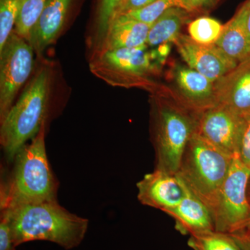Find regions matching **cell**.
Here are the masks:
<instances>
[{
  "label": "cell",
  "instance_id": "obj_31",
  "mask_svg": "<svg viewBox=\"0 0 250 250\" xmlns=\"http://www.w3.org/2000/svg\"><path fill=\"white\" fill-rule=\"evenodd\" d=\"M248 32H249V35L250 38V9H249V12H248Z\"/></svg>",
  "mask_w": 250,
  "mask_h": 250
},
{
  "label": "cell",
  "instance_id": "obj_11",
  "mask_svg": "<svg viewBox=\"0 0 250 250\" xmlns=\"http://www.w3.org/2000/svg\"><path fill=\"white\" fill-rule=\"evenodd\" d=\"M172 89L192 111L200 113L218 104L214 82L187 65L176 64L170 72Z\"/></svg>",
  "mask_w": 250,
  "mask_h": 250
},
{
  "label": "cell",
  "instance_id": "obj_27",
  "mask_svg": "<svg viewBox=\"0 0 250 250\" xmlns=\"http://www.w3.org/2000/svg\"><path fill=\"white\" fill-rule=\"evenodd\" d=\"M156 0H124L123 4L121 5L119 9L117 11L114 18L120 16V15L141 9V8L145 7L147 5L152 4Z\"/></svg>",
  "mask_w": 250,
  "mask_h": 250
},
{
  "label": "cell",
  "instance_id": "obj_3",
  "mask_svg": "<svg viewBox=\"0 0 250 250\" xmlns=\"http://www.w3.org/2000/svg\"><path fill=\"white\" fill-rule=\"evenodd\" d=\"M45 125L16 154L9 179L1 185L0 208L57 200L58 182L46 153Z\"/></svg>",
  "mask_w": 250,
  "mask_h": 250
},
{
  "label": "cell",
  "instance_id": "obj_18",
  "mask_svg": "<svg viewBox=\"0 0 250 250\" xmlns=\"http://www.w3.org/2000/svg\"><path fill=\"white\" fill-rule=\"evenodd\" d=\"M190 14L182 8H172L166 11L151 26L147 41L148 47L174 43L182 34L181 31L189 21Z\"/></svg>",
  "mask_w": 250,
  "mask_h": 250
},
{
  "label": "cell",
  "instance_id": "obj_28",
  "mask_svg": "<svg viewBox=\"0 0 250 250\" xmlns=\"http://www.w3.org/2000/svg\"><path fill=\"white\" fill-rule=\"evenodd\" d=\"M221 0H187L189 12H204L213 9Z\"/></svg>",
  "mask_w": 250,
  "mask_h": 250
},
{
  "label": "cell",
  "instance_id": "obj_7",
  "mask_svg": "<svg viewBox=\"0 0 250 250\" xmlns=\"http://www.w3.org/2000/svg\"><path fill=\"white\" fill-rule=\"evenodd\" d=\"M250 179V169L236 154L212 213L215 231L229 234L241 231L250 215L248 195Z\"/></svg>",
  "mask_w": 250,
  "mask_h": 250
},
{
  "label": "cell",
  "instance_id": "obj_17",
  "mask_svg": "<svg viewBox=\"0 0 250 250\" xmlns=\"http://www.w3.org/2000/svg\"><path fill=\"white\" fill-rule=\"evenodd\" d=\"M151 26L124 15L117 16L110 23L98 49L116 50L138 48L146 45Z\"/></svg>",
  "mask_w": 250,
  "mask_h": 250
},
{
  "label": "cell",
  "instance_id": "obj_24",
  "mask_svg": "<svg viewBox=\"0 0 250 250\" xmlns=\"http://www.w3.org/2000/svg\"><path fill=\"white\" fill-rule=\"evenodd\" d=\"M124 0H98L95 14V26L99 41H103L110 23Z\"/></svg>",
  "mask_w": 250,
  "mask_h": 250
},
{
  "label": "cell",
  "instance_id": "obj_13",
  "mask_svg": "<svg viewBox=\"0 0 250 250\" xmlns=\"http://www.w3.org/2000/svg\"><path fill=\"white\" fill-rule=\"evenodd\" d=\"M75 0H47L31 29L28 41L40 55L57 40L63 29Z\"/></svg>",
  "mask_w": 250,
  "mask_h": 250
},
{
  "label": "cell",
  "instance_id": "obj_23",
  "mask_svg": "<svg viewBox=\"0 0 250 250\" xmlns=\"http://www.w3.org/2000/svg\"><path fill=\"white\" fill-rule=\"evenodd\" d=\"M19 11V0H0V48L14 31Z\"/></svg>",
  "mask_w": 250,
  "mask_h": 250
},
{
  "label": "cell",
  "instance_id": "obj_32",
  "mask_svg": "<svg viewBox=\"0 0 250 250\" xmlns=\"http://www.w3.org/2000/svg\"><path fill=\"white\" fill-rule=\"evenodd\" d=\"M248 200H249V202H250V181H249V184H248Z\"/></svg>",
  "mask_w": 250,
  "mask_h": 250
},
{
  "label": "cell",
  "instance_id": "obj_16",
  "mask_svg": "<svg viewBox=\"0 0 250 250\" xmlns=\"http://www.w3.org/2000/svg\"><path fill=\"white\" fill-rule=\"evenodd\" d=\"M250 0H246L236 14L224 25L221 35L215 45L237 62L250 57V38L248 29V16Z\"/></svg>",
  "mask_w": 250,
  "mask_h": 250
},
{
  "label": "cell",
  "instance_id": "obj_29",
  "mask_svg": "<svg viewBox=\"0 0 250 250\" xmlns=\"http://www.w3.org/2000/svg\"><path fill=\"white\" fill-rule=\"evenodd\" d=\"M231 235L241 250H250V229L243 230Z\"/></svg>",
  "mask_w": 250,
  "mask_h": 250
},
{
  "label": "cell",
  "instance_id": "obj_8",
  "mask_svg": "<svg viewBox=\"0 0 250 250\" xmlns=\"http://www.w3.org/2000/svg\"><path fill=\"white\" fill-rule=\"evenodd\" d=\"M34 52L29 42L14 31L0 48V122L12 107L18 91L30 76Z\"/></svg>",
  "mask_w": 250,
  "mask_h": 250
},
{
  "label": "cell",
  "instance_id": "obj_9",
  "mask_svg": "<svg viewBox=\"0 0 250 250\" xmlns=\"http://www.w3.org/2000/svg\"><path fill=\"white\" fill-rule=\"evenodd\" d=\"M243 116L218 104L198 113L196 134L223 152L238 154Z\"/></svg>",
  "mask_w": 250,
  "mask_h": 250
},
{
  "label": "cell",
  "instance_id": "obj_21",
  "mask_svg": "<svg viewBox=\"0 0 250 250\" xmlns=\"http://www.w3.org/2000/svg\"><path fill=\"white\" fill-rule=\"evenodd\" d=\"M47 0H19V11L14 31L29 41L31 29Z\"/></svg>",
  "mask_w": 250,
  "mask_h": 250
},
{
  "label": "cell",
  "instance_id": "obj_26",
  "mask_svg": "<svg viewBox=\"0 0 250 250\" xmlns=\"http://www.w3.org/2000/svg\"><path fill=\"white\" fill-rule=\"evenodd\" d=\"M16 248L9 224L0 217V250H16Z\"/></svg>",
  "mask_w": 250,
  "mask_h": 250
},
{
  "label": "cell",
  "instance_id": "obj_4",
  "mask_svg": "<svg viewBox=\"0 0 250 250\" xmlns=\"http://www.w3.org/2000/svg\"><path fill=\"white\" fill-rule=\"evenodd\" d=\"M50 90V71L47 67H41L0 122V143L10 162L45 125Z\"/></svg>",
  "mask_w": 250,
  "mask_h": 250
},
{
  "label": "cell",
  "instance_id": "obj_15",
  "mask_svg": "<svg viewBox=\"0 0 250 250\" xmlns=\"http://www.w3.org/2000/svg\"><path fill=\"white\" fill-rule=\"evenodd\" d=\"M184 184L185 194L182 201L166 213L174 219L176 228L183 234L191 236L214 231L209 208Z\"/></svg>",
  "mask_w": 250,
  "mask_h": 250
},
{
  "label": "cell",
  "instance_id": "obj_30",
  "mask_svg": "<svg viewBox=\"0 0 250 250\" xmlns=\"http://www.w3.org/2000/svg\"><path fill=\"white\" fill-rule=\"evenodd\" d=\"M249 229H250V215L249 218H248V220L245 222L244 225H243V228H242L241 231H243V230Z\"/></svg>",
  "mask_w": 250,
  "mask_h": 250
},
{
  "label": "cell",
  "instance_id": "obj_19",
  "mask_svg": "<svg viewBox=\"0 0 250 250\" xmlns=\"http://www.w3.org/2000/svg\"><path fill=\"white\" fill-rule=\"evenodd\" d=\"M224 25L214 18L200 17L191 21L188 26V36L197 43L215 45L223 30Z\"/></svg>",
  "mask_w": 250,
  "mask_h": 250
},
{
  "label": "cell",
  "instance_id": "obj_5",
  "mask_svg": "<svg viewBox=\"0 0 250 250\" xmlns=\"http://www.w3.org/2000/svg\"><path fill=\"white\" fill-rule=\"evenodd\" d=\"M162 64L156 49L147 45L138 48L98 49L89 63L90 72L111 86L141 88L153 94L162 88L155 81Z\"/></svg>",
  "mask_w": 250,
  "mask_h": 250
},
{
  "label": "cell",
  "instance_id": "obj_20",
  "mask_svg": "<svg viewBox=\"0 0 250 250\" xmlns=\"http://www.w3.org/2000/svg\"><path fill=\"white\" fill-rule=\"evenodd\" d=\"M188 243L194 250H241L231 234L215 230L190 236Z\"/></svg>",
  "mask_w": 250,
  "mask_h": 250
},
{
  "label": "cell",
  "instance_id": "obj_14",
  "mask_svg": "<svg viewBox=\"0 0 250 250\" xmlns=\"http://www.w3.org/2000/svg\"><path fill=\"white\" fill-rule=\"evenodd\" d=\"M218 104L225 105L238 114L250 112V57L214 82Z\"/></svg>",
  "mask_w": 250,
  "mask_h": 250
},
{
  "label": "cell",
  "instance_id": "obj_6",
  "mask_svg": "<svg viewBox=\"0 0 250 250\" xmlns=\"http://www.w3.org/2000/svg\"><path fill=\"white\" fill-rule=\"evenodd\" d=\"M233 156L196 133L186 147L177 174L190 191L208 207L211 215Z\"/></svg>",
  "mask_w": 250,
  "mask_h": 250
},
{
  "label": "cell",
  "instance_id": "obj_10",
  "mask_svg": "<svg viewBox=\"0 0 250 250\" xmlns=\"http://www.w3.org/2000/svg\"><path fill=\"white\" fill-rule=\"evenodd\" d=\"M174 44L187 66L213 82L232 70L238 64L216 45L197 43L188 35L181 34Z\"/></svg>",
  "mask_w": 250,
  "mask_h": 250
},
{
  "label": "cell",
  "instance_id": "obj_2",
  "mask_svg": "<svg viewBox=\"0 0 250 250\" xmlns=\"http://www.w3.org/2000/svg\"><path fill=\"white\" fill-rule=\"evenodd\" d=\"M151 100L156 168L177 174L188 143L196 133L199 113L164 85L152 94Z\"/></svg>",
  "mask_w": 250,
  "mask_h": 250
},
{
  "label": "cell",
  "instance_id": "obj_25",
  "mask_svg": "<svg viewBox=\"0 0 250 250\" xmlns=\"http://www.w3.org/2000/svg\"><path fill=\"white\" fill-rule=\"evenodd\" d=\"M243 116V126L238 156L250 169V112Z\"/></svg>",
  "mask_w": 250,
  "mask_h": 250
},
{
  "label": "cell",
  "instance_id": "obj_1",
  "mask_svg": "<svg viewBox=\"0 0 250 250\" xmlns=\"http://www.w3.org/2000/svg\"><path fill=\"white\" fill-rule=\"evenodd\" d=\"M16 247L32 241H47L65 250L80 246L86 235L88 220L70 213L57 200L23 204L1 208Z\"/></svg>",
  "mask_w": 250,
  "mask_h": 250
},
{
  "label": "cell",
  "instance_id": "obj_12",
  "mask_svg": "<svg viewBox=\"0 0 250 250\" xmlns=\"http://www.w3.org/2000/svg\"><path fill=\"white\" fill-rule=\"evenodd\" d=\"M138 199L143 205L166 212L182 201L184 184L177 174L155 168L136 184Z\"/></svg>",
  "mask_w": 250,
  "mask_h": 250
},
{
  "label": "cell",
  "instance_id": "obj_22",
  "mask_svg": "<svg viewBox=\"0 0 250 250\" xmlns=\"http://www.w3.org/2000/svg\"><path fill=\"white\" fill-rule=\"evenodd\" d=\"M176 7L182 8L189 12L187 0H156L145 7L122 15L152 25L166 11Z\"/></svg>",
  "mask_w": 250,
  "mask_h": 250
}]
</instances>
